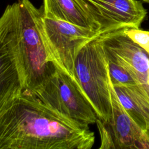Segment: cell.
<instances>
[{
	"label": "cell",
	"instance_id": "30bf717a",
	"mask_svg": "<svg viewBox=\"0 0 149 149\" xmlns=\"http://www.w3.org/2000/svg\"><path fill=\"white\" fill-rule=\"evenodd\" d=\"M113 87L121 104L129 115L143 130L145 132L148 130V126L142 111L133 98L127 93L123 86Z\"/></svg>",
	"mask_w": 149,
	"mask_h": 149
},
{
	"label": "cell",
	"instance_id": "7a4b0ae2",
	"mask_svg": "<svg viewBox=\"0 0 149 149\" xmlns=\"http://www.w3.org/2000/svg\"><path fill=\"white\" fill-rule=\"evenodd\" d=\"M20 55L25 75L26 90L34 91L55 71L40 34L42 8L30 0H18L10 4Z\"/></svg>",
	"mask_w": 149,
	"mask_h": 149
},
{
	"label": "cell",
	"instance_id": "52a82bcc",
	"mask_svg": "<svg viewBox=\"0 0 149 149\" xmlns=\"http://www.w3.org/2000/svg\"><path fill=\"white\" fill-rule=\"evenodd\" d=\"M123 28L101 34L105 53L108 59L132 76L137 84V97L149 107V54L124 33Z\"/></svg>",
	"mask_w": 149,
	"mask_h": 149
},
{
	"label": "cell",
	"instance_id": "9c48e42d",
	"mask_svg": "<svg viewBox=\"0 0 149 149\" xmlns=\"http://www.w3.org/2000/svg\"><path fill=\"white\" fill-rule=\"evenodd\" d=\"M44 16L63 20L101 34L100 26L81 7L76 0H43Z\"/></svg>",
	"mask_w": 149,
	"mask_h": 149
},
{
	"label": "cell",
	"instance_id": "8992f818",
	"mask_svg": "<svg viewBox=\"0 0 149 149\" xmlns=\"http://www.w3.org/2000/svg\"><path fill=\"white\" fill-rule=\"evenodd\" d=\"M25 90L24 68L8 5L0 17V108Z\"/></svg>",
	"mask_w": 149,
	"mask_h": 149
},
{
	"label": "cell",
	"instance_id": "ba28073f",
	"mask_svg": "<svg viewBox=\"0 0 149 149\" xmlns=\"http://www.w3.org/2000/svg\"><path fill=\"white\" fill-rule=\"evenodd\" d=\"M112 116L107 122L98 118L95 123L100 133V149L149 148V136L129 115L115 91L109 78Z\"/></svg>",
	"mask_w": 149,
	"mask_h": 149
},
{
	"label": "cell",
	"instance_id": "7c38bea8",
	"mask_svg": "<svg viewBox=\"0 0 149 149\" xmlns=\"http://www.w3.org/2000/svg\"><path fill=\"white\" fill-rule=\"evenodd\" d=\"M123 31L133 41L149 54V31L131 27H124Z\"/></svg>",
	"mask_w": 149,
	"mask_h": 149
},
{
	"label": "cell",
	"instance_id": "8fae6325",
	"mask_svg": "<svg viewBox=\"0 0 149 149\" xmlns=\"http://www.w3.org/2000/svg\"><path fill=\"white\" fill-rule=\"evenodd\" d=\"M107 60L109 78L113 86L137 85L132 76L123 67L111 60Z\"/></svg>",
	"mask_w": 149,
	"mask_h": 149
},
{
	"label": "cell",
	"instance_id": "277c9868",
	"mask_svg": "<svg viewBox=\"0 0 149 149\" xmlns=\"http://www.w3.org/2000/svg\"><path fill=\"white\" fill-rule=\"evenodd\" d=\"M40 30L49 61L56 68L76 79L74 61L77 55L86 43L101 34L63 20L44 16L43 14Z\"/></svg>",
	"mask_w": 149,
	"mask_h": 149
},
{
	"label": "cell",
	"instance_id": "5b68a950",
	"mask_svg": "<svg viewBox=\"0 0 149 149\" xmlns=\"http://www.w3.org/2000/svg\"><path fill=\"white\" fill-rule=\"evenodd\" d=\"M48 106L77 123H95L98 116L77 80L56 68L38 88L31 91Z\"/></svg>",
	"mask_w": 149,
	"mask_h": 149
},
{
	"label": "cell",
	"instance_id": "3957f363",
	"mask_svg": "<svg viewBox=\"0 0 149 149\" xmlns=\"http://www.w3.org/2000/svg\"><path fill=\"white\" fill-rule=\"evenodd\" d=\"M101 34L79 52L74 61V75L98 118L107 122L112 116V104L108 60Z\"/></svg>",
	"mask_w": 149,
	"mask_h": 149
},
{
	"label": "cell",
	"instance_id": "4fadbf2b",
	"mask_svg": "<svg viewBox=\"0 0 149 149\" xmlns=\"http://www.w3.org/2000/svg\"><path fill=\"white\" fill-rule=\"evenodd\" d=\"M98 4L105 9L113 10L120 0H94Z\"/></svg>",
	"mask_w": 149,
	"mask_h": 149
},
{
	"label": "cell",
	"instance_id": "6da1fadb",
	"mask_svg": "<svg viewBox=\"0 0 149 149\" xmlns=\"http://www.w3.org/2000/svg\"><path fill=\"white\" fill-rule=\"evenodd\" d=\"M95 136L25 90L0 108V149H91Z\"/></svg>",
	"mask_w": 149,
	"mask_h": 149
}]
</instances>
